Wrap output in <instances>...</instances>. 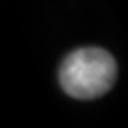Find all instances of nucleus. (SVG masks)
Instances as JSON below:
<instances>
[{
    "label": "nucleus",
    "mask_w": 128,
    "mask_h": 128,
    "mask_svg": "<svg viewBox=\"0 0 128 128\" xmlns=\"http://www.w3.org/2000/svg\"><path fill=\"white\" fill-rule=\"evenodd\" d=\"M118 64L114 56L96 46L70 52L58 70L62 90L76 100H94L104 96L116 82Z\"/></svg>",
    "instance_id": "nucleus-1"
}]
</instances>
